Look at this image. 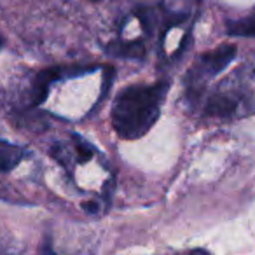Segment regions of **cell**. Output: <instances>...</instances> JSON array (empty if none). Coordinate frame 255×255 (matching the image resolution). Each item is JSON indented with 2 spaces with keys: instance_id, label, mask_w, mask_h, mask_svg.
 <instances>
[{
  "instance_id": "5b68a950",
  "label": "cell",
  "mask_w": 255,
  "mask_h": 255,
  "mask_svg": "<svg viewBox=\"0 0 255 255\" xmlns=\"http://www.w3.org/2000/svg\"><path fill=\"white\" fill-rule=\"evenodd\" d=\"M23 157H25V149L5 142V140H0V171L2 173L14 170L23 161Z\"/></svg>"
},
{
  "instance_id": "6da1fadb",
  "label": "cell",
  "mask_w": 255,
  "mask_h": 255,
  "mask_svg": "<svg viewBox=\"0 0 255 255\" xmlns=\"http://www.w3.org/2000/svg\"><path fill=\"white\" fill-rule=\"evenodd\" d=\"M170 81L136 84L124 88L116 96L110 112L114 131L123 140H136L157 123L166 100Z\"/></svg>"
},
{
  "instance_id": "3957f363",
  "label": "cell",
  "mask_w": 255,
  "mask_h": 255,
  "mask_svg": "<svg viewBox=\"0 0 255 255\" xmlns=\"http://www.w3.org/2000/svg\"><path fill=\"white\" fill-rule=\"evenodd\" d=\"M234 56H236V47L231 46V44H224V46L196 58L192 67L187 70V75H185L187 98L192 103L198 102L201 98L203 91L206 89V84L217 74H220L234 60Z\"/></svg>"
},
{
  "instance_id": "52a82bcc",
  "label": "cell",
  "mask_w": 255,
  "mask_h": 255,
  "mask_svg": "<svg viewBox=\"0 0 255 255\" xmlns=\"http://www.w3.org/2000/svg\"><path fill=\"white\" fill-rule=\"evenodd\" d=\"M0 46H2V39H0Z\"/></svg>"
},
{
  "instance_id": "8992f818",
  "label": "cell",
  "mask_w": 255,
  "mask_h": 255,
  "mask_svg": "<svg viewBox=\"0 0 255 255\" xmlns=\"http://www.w3.org/2000/svg\"><path fill=\"white\" fill-rule=\"evenodd\" d=\"M226 30L229 35L254 37L255 39V11L241 19H231V21H227Z\"/></svg>"
},
{
  "instance_id": "277c9868",
  "label": "cell",
  "mask_w": 255,
  "mask_h": 255,
  "mask_svg": "<svg viewBox=\"0 0 255 255\" xmlns=\"http://www.w3.org/2000/svg\"><path fill=\"white\" fill-rule=\"evenodd\" d=\"M88 70H93V68H79V67H56V68H49V70H44L39 74L35 84H33V91H32V103L33 105H39V103L44 102V98L47 96V89L53 82L61 81V79L67 77H74V75H81Z\"/></svg>"
},
{
  "instance_id": "ba28073f",
  "label": "cell",
  "mask_w": 255,
  "mask_h": 255,
  "mask_svg": "<svg viewBox=\"0 0 255 255\" xmlns=\"http://www.w3.org/2000/svg\"><path fill=\"white\" fill-rule=\"evenodd\" d=\"M93 2H98V0H93Z\"/></svg>"
},
{
  "instance_id": "7a4b0ae2",
  "label": "cell",
  "mask_w": 255,
  "mask_h": 255,
  "mask_svg": "<svg viewBox=\"0 0 255 255\" xmlns=\"http://www.w3.org/2000/svg\"><path fill=\"white\" fill-rule=\"evenodd\" d=\"M206 116L220 119L255 114V65L241 67L219 82L203 105Z\"/></svg>"
}]
</instances>
